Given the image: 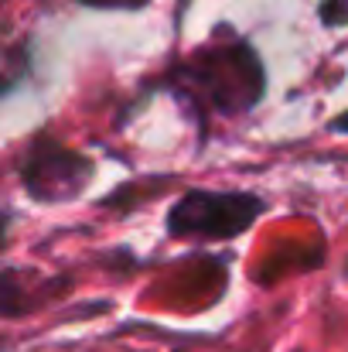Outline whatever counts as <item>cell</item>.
Wrapping results in <instances>:
<instances>
[{"label": "cell", "instance_id": "obj_2", "mask_svg": "<svg viewBox=\"0 0 348 352\" xmlns=\"http://www.w3.org/2000/svg\"><path fill=\"white\" fill-rule=\"evenodd\" d=\"M89 178V161H82L79 154L65 151V147H55V144H34L24 157V188L38 199L45 182H51V199H69L65 185L72 192H79V185H86Z\"/></svg>", "mask_w": 348, "mask_h": 352}, {"label": "cell", "instance_id": "obj_3", "mask_svg": "<svg viewBox=\"0 0 348 352\" xmlns=\"http://www.w3.org/2000/svg\"><path fill=\"white\" fill-rule=\"evenodd\" d=\"M79 3H86V7H113V10H137V7H143V3H150V0H79Z\"/></svg>", "mask_w": 348, "mask_h": 352}, {"label": "cell", "instance_id": "obj_1", "mask_svg": "<svg viewBox=\"0 0 348 352\" xmlns=\"http://www.w3.org/2000/svg\"><path fill=\"white\" fill-rule=\"evenodd\" d=\"M263 199L249 192H188L167 216V233L195 243H216L246 233L263 216Z\"/></svg>", "mask_w": 348, "mask_h": 352}]
</instances>
